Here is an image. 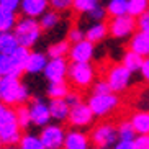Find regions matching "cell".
Segmentation results:
<instances>
[{"instance_id":"cell-2","label":"cell","mask_w":149,"mask_h":149,"mask_svg":"<svg viewBox=\"0 0 149 149\" xmlns=\"http://www.w3.org/2000/svg\"><path fill=\"white\" fill-rule=\"evenodd\" d=\"M20 138H22V126L18 125L15 110L0 100V144H18Z\"/></svg>"},{"instance_id":"cell-38","label":"cell","mask_w":149,"mask_h":149,"mask_svg":"<svg viewBox=\"0 0 149 149\" xmlns=\"http://www.w3.org/2000/svg\"><path fill=\"white\" fill-rule=\"evenodd\" d=\"M0 72H2V75H8L12 72V59H10V54L0 53Z\"/></svg>"},{"instance_id":"cell-45","label":"cell","mask_w":149,"mask_h":149,"mask_svg":"<svg viewBox=\"0 0 149 149\" xmlns=\"http://www.w3.org/2000/svg\"><path fill=\"white\" fill-rule=\"evenodd\" d=\"M3 149H22V148H20V146H15V144H13V146H5Z\"/></svg>"},{"instance_id":"cell-34","label":"cell","mask_w":149,"mask_h":149,"mask_svg":"<svg viewBox=\"0 0 149 149\" xmlns=\"http://www.w3.org/2000/svg\"><path fill=\"white\" fill-rule=\"evenodd\" d=\"M87 17L92 20V22H103L108 15H107V8H105V5H102L98 3L97 7H93L90 12L87 13Z\"/></svg>"},{"instance_id":"cell-16","label":"cell","mask_w":149,"mask_h":149,"mask_svg":"<svg viewBox=\"0 0 149 149\" xmlns=\"http://www.w3.org/2000/svg\"><path fill=\"white\" fill-rule=\"evenodd\" d=\"M30 48H25V46H18L13 53H10V59H12V72L8 75H13V77H20V75L25 72V66H26L28 56H30Z\"/></svg>"},{"instance_id":"cell-22","label":"cell","mask_w":149,"mask_h":149,"mask_svg":"<svg viewBox=\"0 0 149 149\" xmlns=\"http://www.w3.org/2000/svg\"><path fill=\"white\" fill-rule=\"evenodd\" d=\"M143 61H144V57L139 56V54L134 53V51H131V49H126L125 54H123V57H121V64L126 67L128 70H131L133 74H134V72H139Z\"/></svg>"},{"instance_id":"cell-8","label":"cell","mask_w":149,"mask_h":149,"mask_svg":"<svg viewBox=\"0 0 149 149\" xmlns=\"http://www.w3.org/2000/svg\"><path fill=\"white\" fill-rule=\"evenodd\" d=\"M40 138L46 149H64L66 141V130L61 123H48L41 128Z\"/></svg>"},{"instance_id":"cell-29","label":"cell","mask_w":149,"mask_h":149,"mask_svg":"<svg viewBox=\"0 0 149 149\" xmlns=\"http://www.w3.org/2000/svg\"><path fill=\"white\" fill-rule=\"evenodd\" d=\"M69 93V85L64 82H49L48 88H46V95L49 98H64Z\"/></svg>"},{"instance_id":"cell-6","label":"cell","mask_w":149,"mask_h":149,"mask_svg":"<svg viewBox=\"0 0 149 149\" xmlns=\"http://www.w3.org/2000/svg\"><path fill=\"white\" fill-rule=\"evenodd\" d=\"M136 30H138L136 18L131 17L130 13L113 17L108 22V35L115 40H128Z\"/></svg>"},{"instance_id":"cell-41","label":"cell","mask_w":149,"mask_h":149,"mask_svg":"<svg viewBox=\"0 0 149 149\" xmlns=\"http://www.w3.org/2000/svg\"><path fill=\"white\" fill-rule=\"evenodd\" d=\"M139 74H141V79L149 84V57H144V61H143V64H141Z\"/></svg>"},{"instance_id":"cell-10","label":"cell","mask_w":149,"mask_h":149,"mask_svg":"<svg viewBox=\"0 0 149 149\" xmlns=\"http://www.w3.org/2000/svg\"><path fill=\"white\" fill-rule=\"evenodd\" d=\"M93 118L95 115L93 111L90 110L88 103L80 100L79 103L70 107V111H69V118H67V123H69L72 128H87L93 123Z\"/></svg>"},{"instance_id":"cell-30","label":"cell","mask_w":149,"mask_h":149,"mask_svg":"<svg viewBox=\"0 0 149 149\" xmlns=\"http://www.w3.org/2000/svg\"><path fill=\"white\" fill-rule=\"evenodd\" d=\"M116 130H118V139H123V141H134L136 134H138V133L134 131L133 123L130 121V120L120 121V125L116 126Z\"/></svg>"},{"instance_id":"cell-3","label":"cell","mask_w":149,"mask_h":149,"mask_svg":"<svg viewBox=\"0 0 149 149\" xmlns=\"http://www.w3.org/2000/svg\"><path fill=\"white\" fill-rule=\"evenodd\" d=\"M13 35L17 38L18 44L20 46H25V48H33L41 38V28L40 20L38 18H31V17H22L18 18L17 23H15Z\"/></svg>"},{"instance_id":"cell-28","label":"cell","mask_w":149,"mask_h":149,"mask_svg":"<svg viewBox=\"0 0 149 149\" xmlns=\"http://www.w3.org/2000/svg\"><path fill=\"white\" fill-rule=\"evenodd\" d=\"M69 49H70V43L67 40H61V41H56V43L49 44L48 51V57H66L69 56Z\"/></svg>"},{"instance_id":"cell-36","label":"cell","mask_w":149,"mask_h":149,"mask_svg":"<svg viewBox=\"0 0 149 149\" xmlns=\"http://www.w3.org/2000/svg\"><path fill=\"white\" fill-rule=\"evenodd\" d=\"M90 88H92V93H108V92H113L107 79H97V80H93V84H92V87H90Z\"/></svg>"},{"instance_id":"cell-18","label":"cell","mask_w":149,"mask_h":149,"mask_svg":"<svg viewBox=\"0 0 149 149\" xmlns=\"http://www.w3.org/2000/svg\"><path fill=\"white\" fill-rule=\"evenodd\" d=\"M49 57L46 53H41V51H31L30 56H28V61H26V66H25V72L30 75H36V74H41L48 64Z\"/></svg>"},{"instance_id":"cell-13","label":"cell","mask_w":149,"mask_h":149,"mask_svg":"<svg viewBox=\"0 0 149 149\" xmlns=\"http://www.w3.org/2000/svg\"><path fill=\"white\" fill-rule=\"evenodd\" d=\"M95 56V43L88 41L87 38L70 44L69 59L72 62H90Z\"/></svg>"},{"instance_id":"cell-26","label":"cell","mask_w":149,"mask_h":149,"mask_svg":"<svg viewBox=\"0 0 149 149\" xmlns=\"http://www.w3.org/2000/svg\"><path fill=\"white\" fill-rule=\"evenodd\" d=\"M107 15L110 18L128 13V0H107Z\"/></svg>"},{"instance_id":"cell-20","label":"cell","mask_w":149,"mask_h":149,"mask_svg":"<svg viewBox=\"0 0 149 149\" xmlns=\"http://www.w3.org/2000/svg\"><path fill=\"white\" fill-rule=\"evenodd\" d=\"M108 36V23L103 22H92V25H88L85 30V38L92 43H102Z\"/></svg>"},{"instance_id":"cell-31","label":"cell","mask_w":149,"mask_h":149,"mask_svg":"<svg viewBox=\"0 0 149 149\" xmlns=\"http://www.w3.org/2000/svg\"><path fill=\"white\" fill-rule=\"evenodd\" d=\"M149 8V0H128V13L138 18Z\"/></svg>"},{"instance_id":"cell-15","label":"cell","mask_w":149,"mask_h":149,"mask_svg":"<svg viewBox=\"0 0 149 149\" xmlns=\"http://www.w3.org/2000/svg\"><path fill=\"white\" fill-rule=\"evenodd\" d=\"M128 49L138 53L143 57H149V33L136 30L128 38Z\"/></svg>"},{"instance_id":"cell-47","label":"cell","mask_w":149,"mask_h":149,"mask_svg":"<svg viewBox=\"0 0 149 149\" xmlns=\"http://www.w3.org/2000/svg\"><path fill=\"white\" fill-rule=\"evenodd\" d=\"M0 79H2V72H0Z\"/></svg>"},{"instance_id":"cell-12","label":"cell","mask_w":149,"mask_h":149,"mask_svg":"<svg viewBox=\"0 0 149 149\" xmlns=\"http://www.w3.org/2000/svg\"><path fill=\"white\" fill-rule=\"evenodd\" d=\"M67 70L69 64L66 57H49L43 74L48 82H64L67 79Z\"/></svg>"},{"instance_id":"cell-39","label":"cell","mask_w":149,"mask_h":149,"mask_svg":"<svg viewBox=\"0 0 149 149\" xmlns=\"http://www.w3.org/2000/svg\"><path fill=\"white\" fill-rule=\"evenodd\" d=\"M136 26H138V30L149 33V8L136 18Z\"/></svg>"},{"instance_id":"cell-24","label":"cell","mask_w":149,"mask_h":149,"mask_svg":"<svg viewBox=\"0 0 149 149\" xmlns=\"http://www.w3.org/2000/svg\"><path fill=\"white\" fill-rule=\"evenodd\" d=\"M18 46L20 44H18L17 38H15L13 31H0V53L10 54L13 53Z\"/></svg>"},{"instance_id":"cell-37","label":"cell","mask_w":149,"mask_h":149,"mask_svg":"<svg viewBox=\"0 0 149 149\" xmlns=\"http://www.w3.org/2000/svg\"><path fill=\"white\" fill-rule=\"evenodd\" d=\"M84 38H85V31H84L82 28H79V26H72L69 31H67V41H69L70 44L77 43V41L84 40Z\"/></svg>"},{"instance_id":"cell-27","label":"cell","mask_w":149,"mask_h":149,"mask_svg":"<svg viewBox=\"0 0 149 149\" xmlns=\"http://www.w3.org/2000/svg\"><path fill=\"white\" fill-rule=\"evenodd\" d=\"M18 146L22 149H46L43 144V141H41V138H40V134H33V133H25V134H22Z\"/></svg>"},{"instance_id":"cell-5","label":"cell","mask_w":149,"mask_h":149,"mask_svg":"<svg viewBox=\"0 0 149 149\" xmlns=\"http://www.w3.org/2000/svg\"><path fill=\"white\" fill-rule=\"evenodd\" d=\"M90 110L98 118H107L110 115L116 111L120 107V97L115 92L108 93H92L87 100Z\"/></svg>"},{"instance_id":"cell-7","label":"cell","mask_w":149,"mask_h":149,"mask_svg":"<svg viewBox=\"0 0 149 149\" xmlns=\"http://www.w3.org/2000/svg\"><path fill=\"white\" fill-rule=\"evenodd\" d=\"M131 77H133V72L128 70L121 62L110 66L108 70H107V75H105V79L108 80L110 87H111V90L115 93L125 92L131 85Z\"/></svg>"},{"instance_id":"cell-4","label":"cell","mask_w":149,"mask_h":149,"mask_svg":"<svg viewBox=\"0 0 149 149\" xmlns=\"http://www.w3.org/2000/svg\"><path fill=\"white\" fill-rule=\"evenodd\" d=\"M95 75H97V70L90 62H72V64H69L67 79H69L70 85L77 88V90L92 87Z\"/></svg>"},{"instance_id":"cell-25","label":"cell","mask_w":149,"mask_h":149,"mask_svg":"<svg viewBox=\"0 0 149 149\" xmlns=\"http://www.w3.org/2000/svg\"><path fill=\"white\" fill-rule=\"evenodd\" d=\"M61 23V13L56 12V10H46L43 15L40 17V25L44 31H49V30H54Z\"/></svg>"},{"instance_id":"cell-14","label":"cell","mask_w":149,"mask_h":149,"mask_svg":"<svg viewBox=\"0 0 149 149\" xmlns=\"http://www.w3.org/2000/svg\"><path fill=\"white\" fill-rule=\"evenodd\" d=\"M90 146H92L90 134H87L82 128H72L66 131L64 149H90Z\"/></svg>"},{"instance_id":"cell-46","label":"cell","mask_w":149,"mask_h":149,"mask_svg":"<svg viewBox=\"0 0 149 149\" xmlns=\"http://www.w3.org/2000/svg\"><path fill=\"white\" fill-rule=\"evenodd\" d=\"M93 149H113V148H103V146H95Z\"/></svg>"},{"instance_id":"cell-19","label":"cell","mask_w":149,"mask_h":149,"mask_svg":"<svg viewBox=\"0 0 149 149\" xmlns=\"http://www.w3.org/2000/svg\"><path fill=\"white\" fill-rule=\"evenodd\" d=\"M49 111H51V118L57 123H64L69 118L70 105L67 103L66 98H49Z\"/></svg>"},{"instance_id":"cell-42","label":"cell","mask_w":149,"mask_h":149,"mask_svg":"<svg viewBox=\"0 0 149 149\" xmlns=\"http://www.w3.org/2000/svg\"><path fill=\"white\" fill-rule=\"evenodd\" d=\"M20 3H22V0H0L2 7H7V8L13 10V12L20 10Z\"/></svg>"},{"instance_id":"cell-32","label":"cell","mask_w":149,"mask_h":149,"mask_svg":"<svg viewBox=\"0 0 149 149\" xmlns=\"http://www.w3.org/2000/svg\"><path fill=\"white\" fill-rule=\"evenodd\" d=\"M100 3V0H74V3H72V10H74L75 13L79 15H87L93 7Z\"/></svg>"},{"instance_id":"cell-17","label":"cell","mask_w":149,"mask_h":149,"mask_svg":"<svg viewBox=\"0 0 149 149\" xmlns=\"http://www.w3.org/2000/svg\"><path fill=\"white\" fill-rule=\"evenodd\" d=\"M20 10L23 17L40 18L46 10H49V0H22Z\"/></svg>"},{"instance_id":"cell-40","label":"cell","mask_w":149,"mask_h":149,"mask_svg":"<svg viewBox=\"0 0 149 149\" xmlns=\"http://www.w3.org/2000/svg\"><path fill=\"white\" fill-rule=\"evenodd\" d=\"M134 146L136 149H149V134H136Z\"/></svg>"},{"instance_id":"cell-44","label":"cell","mask_w":149,"mask_h":149,"mask_svg":"<svg viewBox=\"0 0 149 149\" xmlns=\"http://www.w3.org/2000/svg\"><path fill=\"white\" fill-rule=\"evenodd\" d=\"M64 98L67 100V103H69L70 107L75 105V103H79V102L82 100V98H80V93H77V92H70V90H69V93H67V95L64 97Z\"/></svg>"},{"instance_id":"cell-1","label":"cell","mask_w":149,"mask_h":149,"mask_svg":"<svg viewBox=\"0 0 149 149\" xmlns=\"http://www.w3.org/2000/svg\"><path fill=\"white\" fill-rule=\"evenodd\" d=\"M30 88L20 80V77L2 75L0 79V100L10 107L25 105L30 100Z\"/></svg>"},{"instance_id":"cell-21","label":"cell","mask_w":149,"mask_h":149,"mask_svg":"<svg viewBox=\"0 0 149 149\" xmlns=\"http://www.w3.org/2000/svg\"><path fill=\"white\" fill-rule=\"evenodd\" d=\"M130 121L138 134H149V110H138L131 113Z\"/></svg>"},{"instance_id":"cell-35","label":"cell","mask_w":149,"mask_h":149,"mask_svg":"<svg viewBox=\"0 0 149 149\" xmlns=\"http://www.w3.org/2000/svg\"><path fill=\"white\" fill-rule=\"evenodd\" d=\"M72 3H74V0H49V8L62 13V12L72 8Z\"/></svg>"},{"instance_id":"cell-33","label":"cell","mask_w":149,"mask_h":149,"mask_svg":"<svg viewBox=\"0 0 149 149\" xmlns=\"http://www.w3.org/2000/svg\"><path fill=\"white\" fill-rule=\"evenodd\" d=\"M15 113H17V120L18 125L22 126V130H26L31 125V118H30V110H28V105H18L15 107Z\"/></svg>"},{"instance_id":"cell-23","label":"cell","mask_w":149,"mask_h":149,"mask_svg":"<svg viewBox=\"0 0 149 149\" xmlns=\"http://www.w3.org/2000/svg\"><path fill=\"white\" fill-rule=\"evenodd\" d=\"M17 20V12L0 5V31H12Z\"/></svg>"},{"instance_id":"cell-43","label":"cell","mask_w":149,"mask_h":149,"mask_svg":"<svg viewBox=\"0 0 149 149\" xmlns=\"http://www.w3.org/2000/svg\"><path fill=\"white\" fill-rule=\"evenodd\" d=\"M113 149H136V146H134V141H123V139H118V141L113 144Z\"/></svg>"},{"instance_id":"cell-11","label":"cell","mask_w":149,"mask_h":149,"mask_svg":"<svg viewBox=\"0 0 149 149\" xmlns=\"http://www.w3.org/2000/svg\"><path fill=\"white\" fill-rule=\"evenodd\" d=\"M28 110H30L31 125H35L38 128L46 126L53 120L51 118V111H49V105L43 98H30L28 100Z\"/></svg>"},{"instance_id":"cell-9","label":"cell","mask_w":149,"mask_h":149,"mask_svg":"<svg viewBox=\"0 0 149 149\" xmlns=\"http://www.w3.org/2000/svg\"><path fill=\"white\" fill-rule=\"evenodd\" d=\"M90 141L93 146H103V148H113L118 141V130L111 123H100L92 128Z\"/></svg>"}]
</instances>
